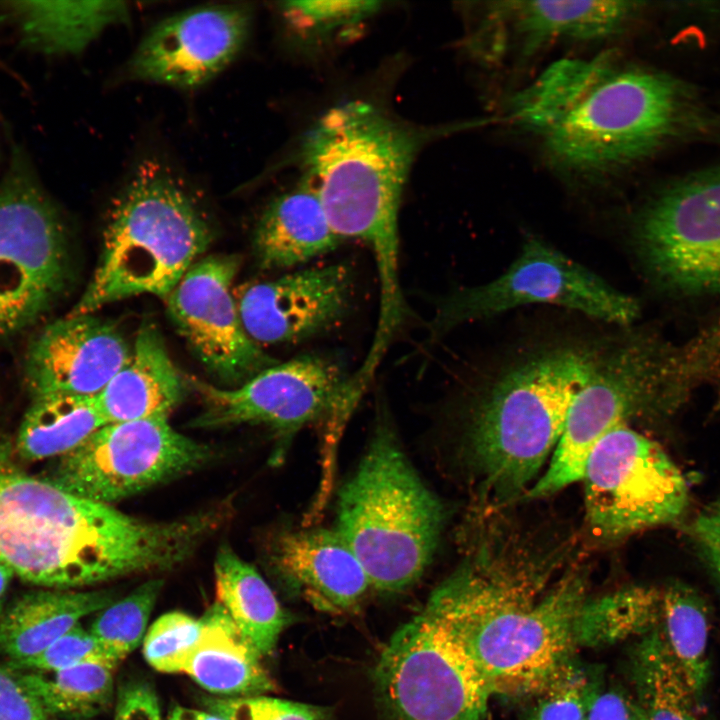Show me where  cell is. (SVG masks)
Here are the masks:
<instances>
[{
	"label": "cell",
	"instance_id": "17",
	"mask_svg": "<svg viewBox=\"0 0 720 720\" xmlns=\"http://www.w3.org/2000/svg\"><path fill=\"white\" fill-rule=\"evenodd\" d=\"M250 24L249 10L238 5L205 6L175 14L145 35L128 71L138 80L196 88L236 57Z\"/></svg>",
	"mask_w": 720,
	"mask_h": 720
},
{
	"label": "cell",
	"instance_id": "35",
	"mask_svg": "<svg viewBox=\"0 0 720 720\" xmlns=\"http://www.w3.org/2000/svg\"><path fill=\"white\" fill-rule=\"evenodd\" d=\"M378 1H286L279 3L285 21L305 35L331 33L355 25L380 8Z\"/></svg>",
	"mask_w": 720,
	"mask_h": 720
},
{
	"label": "cell",
	"instance_id": "34",
	"mask_svg": "<svg viewBox=\"0 0 720 720\" xmlns=\"http://www.w3.org/2000/svg\"><path fill=\"white\" fill-rule=\"evenodd\" d=\"M202 621L181 611L167 612L146 631L143 655L155 670L179 673L197 644Z\"/></svg>",
	"mask_w": 720,
	"mask_h": 720
},
{
	"label": "cell",
	"instance_id": "14",
	"mask_svg": "<svg viewBox=\"0 0 720 720\" xmlns=\"http://www.w3.org/2000/svg\"><path fill=\"white\" fill-rule=\"evenodd\" d=\"M349 378L335 360L311 353L278 361L232 388L187 377L202 403L189 426L261 425L287 438L315 422H342L355 408Z\"/></svg>",
	"mask_w": 720,
	"mask_h": 720
},
{
	"label": "cell",
	"instance_id": "31",
	"mask_svg": "<svg viewBox=\"0 0 720 720\" xmlns=\"http://www.w3.org/2000/svg\"><path fill=\"white\" fill-rule=\"evenodd\" d=\"M661 602V590L648 586L588 598L576 620V645L598 647L648 634L659 627Z\"/></svg>",
	"mask_w": 720,
	"mask_h": 720
},
{
	"label": "cell",
	"instance_id": "33",
	"mask_svg": "<svg viewBox=\"0 0 720 720\" xmlns=\"http://www.w3.org/2000/svg\"><path fill=\"white\" fill-rule=\"evenodd\" d=\"M162 587V579H150L126 597L102 609L93 621L89 631L115 664L135 650L144 639Z\"/></svg>",
	"mask_w": 720,
	"mask_h": 720
},
{
	"label": "cell",
	"instance_id": "11",
	"mask_svg": "<svg viewBox=\"0 0 720 720\" xmlns=\"http://www.w3.org/2000/svg\"><path fill=\"white\" fill-rule=\"evenodd\" d=\"M374 674L398 720H484L492 696L463 646L425 608L395 631Z\"/></svg>",
	"mask_w": 720,
	"mask_h": 720
},
{
	"label": "cell",
	"instance_id": "32",
	"mask_svg": "<svg viewBox=\"0 0 720 720\" xmlns=\"http://www.w3.org/2000/svg\"><path fill=\"white\" fill-rule=\"evenodd\" d=\"M114 668L108 662L90 661L57 671L14 670L49 718L80 720L111 704Z\"/></svg>",
	"mask_w": 720,
	"mask_h": 720
},
{
	"label": "cell",
	"instance_id": "6",
	"mask_svg": "<svg viewBox=\"0 0 720 720\" xmlns=\"http://www.w3.org/2000/svg\"><path fill=\"white\" fill-rule=\"evenodd\" d=\"M212 241V229L185 183L166 165L142 161L111 204L98 265L67 315L142 294L165 301Z\"/></svg>",
	"mask_w": 720,
	"mask_h": 720
},
{
	"label": "cell",
	"instance_id": "18",
	"mask_svg": "<svg viewBox=\"0 0 720 720\" xmlns=\"http://www.w3.org/2000/svg\"><path fill=\"white\" fill-rule=\"evenodd\" d=\"M234 295L243 326L257 344L295 343L343 319L352 276L343 264L311 267L244 284Z\"/></svg>",
	"mask_w": 720,
	"mask_h": 720
},
{
	"label": "cell",
	"instance_id": "20",
	"mask_svg": "<svg viewBox=\"0 0 720 720\" xmlns=\"http://www.w3.org/2000/svg\"><path fill=\"white\" fill-rule=\"evenodd\" d=\"M272 574L321 610L343 613L370 586L358 558L336 529L277 533L266 548Z\"/></svg>",
	"mask_w": 720,
	"mask_h": 720
},
{
	"label": "cell",
	"instance_id": "25",
	"mask_svg": "<svg viewBox=\"0 0 720 720\" xmlns=\"http://www.w3.org/2000/svg\"><path fill=\"white\" fill-rule=\"evenodd\" d=\"M202 632L183 673L225 698L263 695L274 689L261 655L217 601L201 618Z\"/></svg>",
	"mask_w": 720,
	"mask_h": 720
},
{
	"label": "cell",
	"instance_id": "38",
	"mask_svg": "<svg viewBox=\"0 0 720 720\" xmlns=\"http://www.w3.org/2000/svg\"><path fill=\"white\" fill-rule=\"evenodd\" d=\"M90 661L117 665L109 659L91 632L79 623L37 656L22 663L7 665L23 671H57Z\"/></svg>",
	"mask_w": 720,
	"mask_h": 720
},
{
	"label": "cell",
	"instance_id": "4",
	"mask_svg": "<svg viewBox=\"0 0 720 720\" xmlns=\"http://www.w3.org/2000/svg\"><path fill=\"white\" fill-rule=\"evenodd\" d=\"M434 129L405 124L362 100L328 109L306 133L300 160L334 232L370 248L379 282L376 327L403 325L399 211L411 166Z\"/></svg>",
	"mask_w": 720,
	"mask_h": 720
},
{
	"label": "cell",
	"instance_id": "16",
	"mask_svg": "<svg viewBox=\"0 0 720 720\" xmlns=\"http://www.w3.org/2000/svg\"><path fill=\"white\" fill-rule=\"evenodd\" d=\"M240 258L197 260L165 299L168 315L193 353L219 381L238 386L277 363L246 332L234 295Z\"/></svg>",
	"mask_w": 720,
	"mask_h": 720
},
{
	"label": "cell",
	"instance_id": "19",
	"mask_svg": "<svg viewBox=\"0 0 720 720\" xmlns=\"http://www.w3.org/2000/svg\"><path fill=\"white\" fill-rule=\"evenodd\" d=\"M131 345L112 323L93 314L66 315L43 327L24 357L31 398L97 396L128 359Z\"/></svg>",
	"mask_w": 720,
	"mask_h": 720
},
{
	"label": "cell",
	"instance_id": "41",
	"mask_svg": "<svg viewBox=\"0 0 720 720\" xmlns=\"http://www.w3.org/2000/svg\"><path fill=\"white\" fill-rule=\"evenodd\" d=\"M586 720H646L633 695L589 682Z\"/></svg>",
	"mask_w": 720,
	"mask_h": 720
},
{
	"label": "cell",
	"instance_id": "1",
	"mask_svg": "<svg viewBox=\"0 0 720 720\" xmlns=\"http://www.w3.org/2000/svg\"><path fill=\"white\" fill-rule=\"evenodd\" d=\"M555 567L484 547L424 606L463 646L492 695L538 694L570 663L587 582Z\"/></svg>",
	"mask_w": 720,
	"mask_h": 720
},
{
	"label": "cell",
	"instance_id": "43",
	"mask_svg": "<svg viewBox=\"0 0 720 720\" xmlns=\"http://www.w3.org/2000/svg\"><path fill=\"white\" fill-rule=\"evenodd\" d=\"M169 720H227L214 712H205L183 706H175L169 715Z\"/></svg>",
	"mask_w": 720,
	"mask_h": 720
},
{
	"label": "cell",
	"instance_id": "28",
	"mask_svg": "<svg viewBox=\"0 0 720 720\" xmlns=\"http://www.w3.org/2000/svg\"><path fill=\"white\" fill-rule=\"evenodd\" d=\"M15 450L26 461L59 458L106 424L96 396L43 395L31 399Z\"/></svg>",
	"mask_w": 720,
	"mask_h": 720
},
{
	"label": "cell",
	"instance_id": "9",
	"mask_svg": "<svg viewBox=\"0 0 720 720\" xmlns=\"http://www.w3.org/2000/svg\"><path fill=\"white\" fill-rule=\"evenodd\" d=\"M70 276L64 219L24 152L0 181V337L37 323Z\"/></svg>",
	"mask_w": 720,
	"mask_h": 720
},
{
	"label": "cell",
	"instance_id": "2",
	"mask_svg": "<svg viewBox=\"0 0 720 720\" xmlns=\"http://www.w3.org/2000/svg\"><path fill=\"white\" fill-rule=\"evenodd\" d=\"M508 106L555 164L582 174L637 163L705 121L684 82L607 56L552 63Z\"/></svg>",
	"mask_w": 720,
	"mask_h": 720
},
{
	"label": "cell",
	"instance_id": "8",
	"mask_svg": "<svg viewBox=\"0 0 720 720\" xmlns=\"http://www.w3.org/2000/svg\"><path fill=\"white\" fill-rule=\"evenodd\" d=\"M702 371L701 358L691 347L676 351L645 335H614L575 394L547 469L524 496H549L581 481L591 452L605 435L637 419L675 412Z\"/></svg>",
	"mask_w": 720,
	"mask_h": 720
},
{
	"label": "cell",
	"instance_id": "12",
	"mask_svg": "<svg viewBox=\"0 0 720 720\" xmlns=\"http://www.w3.org/2000/svg\"><path fill=\"white\" fill-rule=\"evenodd\" d=\"M581 481L587 523L605 540L674 524L689 505L681 470L657 442L630 425L613 429L598 442Z\"/></svg>",
	"mask_w": 720,
	"mask_h": 720
},
{
	"label": "cell",
	"instance_id": "5",
	"mask_svg": "<svg viewBox=\"0 0 720 720\" xmlns=\"http://www.w3.org/2000/svg\"><path fill=\"white\" fill-rule=\"evenodd\" d=\"M612 336L535 343L485 381L471 407L468 445L490 496L507 500L531 488L559 442L575 394Z\"/></svg>",
	"mask_w": 720,
	"mask_h": 720
},
{
	"label": "cell",
	"instance_id": "42",
	"mask_svg": "<svg viewBox=\"0 0 720 720\" xmlns=\"http://www.w3.org/2000/svg\"><path fill=\"white\" fill-rule=\"evenodd\" d=\"M114 720H161L157 694L146 682L131 681L119 689Z\"/></svg>",
	"mask_w": 720,
	"mask_h": 720
},
{
	"label": "cell",
	"instance_id": "7",
	"mask_svg": "<svg viewBox=\"0 0 720 720\" xmlns=\"http://www.w3.org/2000/svg\"><path fill=\"white\" fill-rule=\"evenodd\" d=\"M444 510L409 462L385 417L340 490L335 529L370 586L399 592L424 573L436 551Z\"/></svg>",
	"mask_w": 720,
	"mask_h": 720
},
{
	"label": "cell",
	"instance_id": "30",
	"mask_svg": "<svg viewBox=\"0 0 720 720\" xmlns=\"http://www.w3.org/2000/svg\"><path fill=\"white\" fill-rule=\"evenodd\" d=\"M630 674L633 696L646 720H698V706L659 627L634 646Z\"/></svg>",
	"mask_w": 720,
	"mask_h": 720
},
{
	"label": "cell",
	"instance_id": "23",
	"mask_svg": "<svg viewBox=\"0 0 720 720\" xmlns=\"http://www.w3.org/2000/svg\"><path fill=\"white\" fill-rule=\"evenodd\" d=\"M342 241L306 182L274 198L253 233L257 263L268 270L306 264L335 250Z\"/></svg>",
	"mask_w": 720,
	"mask_h": 720
},
{
	"label": "cell",
	"instance_id": "15",
	"mask_svg": "<svg viewBox=\"0 0 720 720\" xmlns=\"http://www.w3.org/2000/svg\"><path fill=\"white\" fill-rule=\"evenodd\" d=\"M633 238L660 286L682 295L720 293V165L656 193L638 214Z\"/></svg>",
	"mask_w": 720,
	"mask_h": 720
},
{
	"label": "cell",
	"instance_id": "40",
	"mask_svg": "<svg viewBox=\"0 0 720 720\" xmlns=\"http://www.w3.org/2000/svg\"><path fill=\"white\" fill-rule=\"evenodd\" d=\"M0 720H49L19 673L0 664Z\"/></svg>",
	"mask_w": 720,
	"mask_h": 720
},
{
	"label": "cell",
	"instance_id": "26",
	"mask_svg": "<svg viewBox=\"0 0 720 720\" xmlns=\"http://www.w3.org/2000/svg\"><path fill=\"white\" fill-rule=\"evenodd\" d=\"M2 10L15 24L21 42L47 55H74L107 28L127 22L122 1H8Z\"/></svg>",
	"mask_w": 720,
	"mask_h": 720
},
{
	"label": "cell",
	"instance_id": "10",
	"mask_svg": "<svg viewBox=\"0 0 720 720\" xmlns=\"http://www.w3.org/2000/svg\"><path fill=\"white\" fill-rule=\"evenodd\" d=\"M530 304H550L607 324L627 326L639 314L637 301L546 241L528 237L518 256L497 278L456 289L437 299L427 324L428 341L453 329Z\"/></svg>",
	"mask_w": 720,
	"mask_h": 720
},
{
	"label": "cell",
	"instance_id": "22",
	"mask_svg": "<svg viewBox=\"0 0 720 720\" xmlns=\"http://www.w3.org/2000/svg\"><path fill=\"white\" fill-rule=\"evenodd\" d=\"M631 1H500L489 7L487 22L506 25L535 50L554 40L591 41L621 32L639 9Z\"/></svg>",
	"mask_w": 720,
	"mask_h": 720
},
{
	"label": "cell",
	"instance_id": "36",
	"mask_svg": "<svg viewBox=\"0 0 720 720\" xmlns=\"http://www.w3.org/2000/svg\"><path fill=\"white\" fill-rule=\"evenodd\" d=\"M205 703L227 720H331L328 708L264 695L208 698Z\"/></svg>",
	"mask_w": 720,
	"mask_h": 720
},
{
	"label": "cell",
	"instance_id": "27",
	"mask_svg": "<svg viewBox=\"0 0 720 720\" xmlns=\"http://www.w3.org/2000/svg\"><path fill=\"white\" fill-rule=\"evenodd\" d=\"M217 602L261 656L276 647L287 614L257 569L230 546L219 547L214 561Z\"/></svg>",
	"mask_w": 720,
	"mask_h": 720
},
{
	"label": "cell",
	"instance_id": "29",
	"mask_svg": "<svg viewBox=\"0 0 720 720\" xmlns=\"http://www.w3.org/2000/svg\"><path fill=\"white\" fill-rule=\"evenodd\" d=\"M661 592L659 630L699 707L711 674L708 605L696 589L681 581L671 582Z\"/></svg>",
	"mask_w": 720,
	"mask_h": 720
},
{
	"label": "cell",
	"instance_id": "44",
	"mask_svg": "<svg viewBox=\"0 0 720 720\" xmlns=\"http://www.w3.org/2000/svg\"><path fill=\"white\" fill-rule=\"evenodd\" d=\"M14 576L15 573L13 569L7 564L0 562V617L6 609L7 594Z\"/></svg>",
	"mask_w": 720,
	"mask_h": 720
},
{
	"label": "cell",
	"instance_id": "45",
	"mask_svg": "<svg viewBox=\"0 0 720 720\" xmlns=\"http://www.w3.org/2000/svg\"><path fill=\"white\" fill-rule=\"evenodd\" d=\"M80 720H90V719H80Z\"/></svg>",
	"mask_w": 720,
	"mask_h": 720
},
{
	"label": "cell",
	"instance_id": "13",
	"mask_svg": "<svg viewBox=\"0 0 720 720\" xmlns=\"http://www.w3.org/2000/svg\"><path fill=\"white\" fill-rule=\"evenodd\" d=\"M213 456L212 447L176 431L167 417L108 423L59 457L49 480L112 505L199 469Z\"/></svg>",
	"mask_w": 720,
	"mask_h": 720
},
{
	"label": "cell",
	"instance_id": "3",
	"mask_svg": "<svg viewBox=\"0 0 720 720\" xmlns=\"http://www.w3.org/2000/svg\"><path fill=\"white\" fill-rule=\"evenodd\" d=\"M183 519L148 521L18 469L0 452V562L40 588L74 590L184 563Z\"/></svg>",
	"mask_w": 720,
	"mask_h": 720
},
{
	"label": "cell",
	"instance_id": "24",
	"mask_svg": "<svg viewBox=\"0 0 720 720\" xmlns=\"http://www.w3.org/2000/svg\"><path fill=\"white\" fill-rule=\"evenodd\" d=\"M114 598L111 590L40 588L24 593L0 617V653L9 665L27 661Z\"/></svg>",
	"mask_w": 720,
	"mask_h": 720
},
{
	"label": "cell",
	"instance_id": "37",
	"mask_svg": "<svg viewBox=\"0 0 720 720\" xmlns=\"http://www.w3.org/2000/svg\"><path fill=\"white\" fill-rule=\"evenodd\" d=\"M590 679L569 663L538 693L530 720H586Z\"/></svg>",
	"mask_w": 720,
	"mask_h": 720
},
{
	"label": "cell",
	"instance_id": "39",
	"mask_svg": "<svg viewBox=\"0 0 720 720\" xmlns=\"http://www.w3.org/2000/svg\"><path fill=\"white\" fill-rule=\"evenodd\" d=\"M689 536L720 598V499L696 514L689 526Z\"/></svg>",
	"mask_w": 720,
	"mask_h": 720
},
{
	"label": "cell",
	"instance_id": "21",
	"mask_svg": "<svg viewBox=\"0 0 720 720\" xmlns=\"http://www.w3.org/2000/svg\"><path fill=\"white\" fill-rule=\"evenodd\" d=\"M188 388V379L175 366L160 330L153 322L144 321L128 359L96 396V402L106 424L168 418Z\"/></svg>",
	"mask_w": 720,
	"mask_h": 720
}]
</instances>
